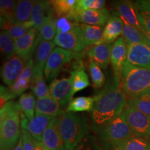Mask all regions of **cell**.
Returning a JSON list of instances; mask_svg holds the SVG:
<instances>
[{
  "label": "cell",
  "instance_id": "cell-15",
  "mask_svg": "<svg viewBox=\"0 0 150 150\" xmlns=\"http://www.w3.org/2000/svg\"><path fill=\"white\" fill-rule=\"evenodd\" d=\"M38 31L32 28L24 36L15 40L16 55L20 56L25 63L31 59V56L36 50Z\"/></svg>",
  "mask_w": 150,
  "mask_h": 150
},
{
  "label": "cell",
  "instance_id": "cell-7",
  "mask_svg": "<svg viewBox=\"0 0 150 150\" xmlns=\"http://www.w3.org/2000/svg\"><path fill=\"white\" fill-rule=\"evenodd\" d=\"M81 57V52H74L59 47H55L47 61L44 70L46 81H50L59 74L63 66L72 61Z\"/></svg>",
  "mask_w": 150,
  "mask_h": 150
},
{
  "label": "cell",
  "instance_id": "cell-37",
  "mask_svg": "<svg viewBox=\"0 0 150 150\" xmlns=\"http://www.w3.org/2000/svg\"><path fill=\"white\" fill-rule=\"evenodd\" d=\"M127 106L139 110L150 117V97L142 96L128 99Z\"/></svg>",
  "mask_w": 150,
  "mask_h": 150
},
{
  "label": "cell",
  "instance_id": "cell-35",
  "mask_svg": "<svg viewBox=\"0 0 150 150\" xmlns=\"http://www.w3.org/2000/svg\"><path fill=\"white\" fill-rule=\"evenodd\" d=\"M88 70L91 74L94 88H102L106 82V78L102 70H101V67L94 61H90Z\"/></svg>",
  "mask_w": 150,
  "mask_h": 150
},
{
  "label": "cell",
  "instance_id": "cell-34",
  "mask_svg": "<svg viewBox=\"0 0 150 150\" xmlns=\"http://www.w3.org/2000/svg\"><path fill=\"white\" fill-rule=\"evenodd\" d=\"M0 47L1 53L7 60L16 55L15 40L6 31H2L0 33Z\"/></svg>",
  "mask_w": 150,
  "mask_h": 150
},
{
  "label": "cell",
  "instance_id": "cell-30",
  "mask_svg": "<svg viewBox=\"0 0 150 150\" xmlns=\"http://www.w3.org/2000/svg\"><path fill=\"white\" fill-rule=\"evenodd\" d=\"M95 99L91 97H78L72 99L67 105L66 112L91 111L93 109Z\"/></svg>",
  "mask_w": 150,
  "mask_h": 150
},
{
  "label": "cell",
  "instance_id": "cell-16",
  "mask_svg": "<svg viewBox=\"0 0 150 150\" xmlns=\"http://www.w3.org/2000/svg\"><path fill=\"white\" fill-rule=\"evenodd\" d=\"M24 67V61L18 55H15L7 60L1 71L4 83L8 86V87L12 86L22 74Z\"/></svg>",
  "mask_w": 150,
  "mask_h": 150
},
{
  "label": "cell",
  "instance_id": "cell-32",
  "mask_svg": "<svg viewBox=\"0 0 150 150\" xmlns=\"http://www.w3.org/2000/svg\"><path fill=\"white\" fill-rule=\"evenodd\" d=\"M57 19L52 18L47 20L42 26L36 39V45L42 41H52L55 38L57 33V26H56Z\"/></svg>",
  "mask_w": 150,
  "mask_h": 150
},
{
  "label": "cell",
  "instance_id": "cell-43",
  "mask_svg": "<svg viewBox=\"0 0 150 150\" xmlns=\"http://www.w3.org/2000/svg\"><path fill=\"white\" fill-rule=\"evenodd\" d=\"M69 17H63L57 19L56 26H57V33H66L72 30L74 26L77 24Z\"/></svg>",
  "mask_w": 150,
  "mask_h": 150
},
{
  "label": "cell",
  "instance_id": "cell-36",
  "mask_svg": "<svg viewBox=\"0 0 150 150\" xmlns=\"http://www.w3.org/2000/svg\"><path fill=\"white\" fill-rule=\"evenodd\" d=\"M17 2L18 1H13V0H1L0 1L1 18L4 20L10 27L12 25Z\"/></svg>",
  "mask_w": 150,
  "mask_h": 150
},
{
  "label": "cell",
  "instance_id": "cell-17",
  "mask_svg": "<svg viewBox=\"0 0 150 150\" xmlns=\"http://www.w3.org/2000/svg\"><path fill=\"white\" fill-rule=\"evenodd\" d=\"M127 61L136 66L150 70V45L127 44Z\"/></svg>",
  "mask_w": 150,
  "mask_h": 150
},
{
  "label": "cell",
  "instance_id": "cell-25",
  "mask_svg": "<svg viewBox=\"0 0 150 150\" xmlns=\"http://www.w3.org/2000/svg\"><path fill=\"white\" fill-rule=\"evenodd\" d=\"M45 80L43 70L34 67L31 88L32 90L33 93L38 98H42L50 95Z\"/></svg>",
  "mask_w": 150,
  "mask_h": 150
},
{
  "label": "cell",
  "instance_id": "cell-1",
  "mask_svg": "<svg viewBox=\"0 0 150 150\" xmlns=\"http://www.w3.org/2000/svg\"><path fill=\"white\" fill-rule=\"evenodd\" d=\"M120 82L112 78L102 91L94 96L95 104L91 117L93 129L97 132L104 125L120 115L126 107L127 97L120 87Z\"/></svg>",
  "mask_w": 150,
  "mask_h": 150
},
{
  "label": "cell",
  "instance_id": "cell-23",
  "mask_svg": "<svg viewBox=\"0 0 150 150\" xmlns=\"http://www.w3.org/2000/svg\"><path fill=\"white\" fill-rule=\"evenodd\" d=\"M83 42L87 47L102 44L104 41V30L99 26L79 24Z\"/></svg>",
  "mask_w": 150,
  "mask_h": 150
},
{
  "label": "cell",
  "instance_id": "cell-24",
  "mask_svg": "<svg viewBox=\"0 0 150 150\" xmlns=\"http://www.w3.org/2000/svg\"><path fill=\"white\" fill-rule=\"evenodd\" d=\"M55 47L56 44L53 40L39 43L35 50L34 67L44 71L47 59Z\"/></svg>",
  "mask_w": 150,
  "mask_h": 150
},
{
  "label": "cell",
  "instance_id": "cell-5",
  "mask_svg": "<svg viewBox=\"0 0 150 150\" xmlns=\"http://www.w3.org/2000/svg\"><path fill=\"white\" fill-rule=\"evenodd\" d=\"M127 122L119 115L98 131V138L104 150H115L124 142L134 136Z\"/></svg>",
  "mask_w": 150,
  "mask_h": 150
},
{
  "label": "cell",
  "instance_id": "cell-6",
  "mask_svg": "<svg viewBox=\"0 0 150 150\" xmlns=\"http://www.w3.org/2000/svg\"><path fill=\"white\" fill-rule=\"evenodd\" d=\"M34 61L31 59L25 64L22 74L12 86L4 88L1 86V107L11 99L22 95L25 91L31 88Z\"/></svg>",
  "mask_w": 150,
  "mask_h": 150
},
{
  "label": "cell",
  "instance_id": "cell-2",
  "mask_svg": "<svg viewBox=\"0 0 150 150\" xmlns=\"http://www.w3.org/2000/svg\"><path fill=\"white\" fill-rule=\"evenodd\" d=\"M21 111L18 104L9 101L0 110V150H13L18 145L22 130Z\"/></svg>",
  "mask_w": 150,
  "mask_h": 150
},
{
  "label": "cell",
  "instance_id": "cell-3",
  "mask_svg": "<svg viewBox=\"0 0 150 150\" xmlns=\"http://www.w3.org/2000/svg\"><path fill=\"white\" fill-rule=\"evenodd\" d=\"M120 87L127 99L141 97L150 89V70L127 61L121 73Z\"/></svg>",
  "mask_w": 150,
  "mask_h": 150
},
{
  "label": "cell",
  "instance_id": "cell-28",
  "mask_svg": "<svg viewBox=\"0 0 150 150\" xmlns=\"http://www.w3.org/2000/svg\"><path fill=\"white\" fill-rule=\"evenodd\" d=\"M33 93L22 94L18 101V106L20 111L23 113L29 120H31L35 117L36 101Z\"/></svg>",
  "mask_w": 150,
  "mask_h": 150
},
{
  "label": "cell",
  "instance_id": "cell-29",
  "mask_svg": "<svg viewBox=\"0 0 150 150\" xmlns=\"http://www.w3.org/2000/svg\"><path fill=\"white\" fill-rule=\"evenodd\" d=\"M50 1L54 14L60 18L70 17L74 13L76 8L77 0H53Z\"/></svg>",
  "mask_w": 150,
  "mask_h": 150
},
{
  "label": "cell",
  "instance_id": "cell-42",
  "mask_svg": "<svg viewBox=\"0 0 150 150\" xmlns=\"http://www.w3.org/2000/svg\"><path fill=\"white\" fill-rule=\"evenodd\" d=\"M138 20L145 31L150 33V11L134 4Z\"/></svg>",
  "mask_w": 150,
  "mask_h": 150
},
{
  "label": "cell",
  "instance_id": "cell-4",
  "mask_svg": "<svg viewBox=\"0 0 150 150\" xmlns=\"http://www.w3.org/2000/svg\"><path fill=\"white\" fill-rule=\"evenodd\" d=\"M61 134L66 150H73L88 135L89 127L85 119L72 112H64L59 117Z\"/></svg>",
  "mask_w": 150,
  "mask_h": 150
},
{
  "label": "cell",
  "instance_id": "cell-46",
  "mask_svg": "<svg viewBox=\"0 0 150 150\" xmlns=\"http://www.w3.org/2000/svg\"><path fill=\"white\" fill-rule=\"evenodd\" d=\"M143 33H144V35H145L146 38H147L148 43H149V45H150V33L147 32V31H144Z\"/></svg>",
  "mask_w": 150,
  "mask_h": 150
},
{
  "label": "cell",
  "instance_id": "cell-8",
  "mask_svg": "<svg viewBox=\"0 0 150 150\" xmlns=\"http://www.w3.org/2000/svg\"><path fill=\"white\" fill-rule=\"evenodd\" d=\"M135 136L150 140V117L139 110L126 106L120 114Z\"/></svg>",
  "mask_w": 150,
  "mask_h": 150
},
{
  "label": "cell",
  "instance_id": "cell-22",
  "mask_svg": "<svg viewBox=\"0 0 150 150\" xmlns=\"http://www.w3.org/2000/svg\"><path fill=\"white\" fill-rule=\"evenodd\" d=\"M124 21L119 16H110L104 29V42L111 43L119 38L123 33Z\"/></svg>",
  "mask_w": 150,
  "mask_h": 150
},
{
  "label": "cell",
  "instance_id": "cell-18",
  "mask_svg": "<svg viewBox=\"0 0 150 150\" xmlns=\"http://www.w3.org/2000/svg\"><path fill=\"white\" fill-rule=\"evenodd\" d=\"M54 12L50 1H36L33 4L30 20L33 23V28L40 31L44 24L54 18Z\"/></svg>",
  "mask_w": 150,
  "mask_h": 150
},
{
  "label": "cell",
  "instance_id": "cell-19",
  "mask_svg": "<svg viewBox=\"0 0 150 150\" xmlns=\"http://www.w3.org/2000/svg\"><path fill=\"white\" fill-rule=\"evenodd\" d=\"M115 9L116 10V16H119L124 22L133 26L142 32L145 31L138 20L134 3L130 1H117L115 3Z\"/></svg>",
  "mask_w": 150,
  "mask_h": 150
},
{
  "label": "cell",
  "instance_id": "cell-26",
  "mask_svg": "<svg viewBox=\"0 0 150 150\" xmlns=\"http://www.w3.org/2000/svg\"><path fill=\"white\" fill-rule=\"evenodd\" d=\"M73 70H74V76L72 82V97L75 93L82 91L90 86L88 76L84 70V66L82 61L79 60L78 61H76L74 63Z\"/></svg>",
  "mask_w": 150,
  "mask_h": 150
},
{
  "label": "cell",
  "instance_id": "cell-45",
  "mask_svg": "<svg viewBox=\"0 0 150 150\" xmlns=\"http://www.w3.org/2000/svg\"><path fill=\"white\" fill-rule=\"evenodd\" d=\"M13 150H24L23 149V145H22V136L20 137V140H19L18 145L16 147V148Z\"/></svg>",
  "mask_w": 150,
  "mask_h": 150
},
{
  "label": "cell",
  "instance_id": "cell-40",
  "mask_svg": "<svg viewBox=\"0 0 150 150\" xmlns=\"http://www.w3.org/2000/svg\"><path fill=\"white\" fill-rule=\"evenodd\" d=\"M73 150H104L93 135H88Z\"/></svg>",
  "mask_w": 150,
  "mask_h": 150
},
{
  "label": "cell",
  "instance_id": "cell-14",
  "mask_svg": "<svg viewBox=\"0 0 150 150\" xmlns=\"http://www.w3.org/2000/svg\"><path fill=\"white\" fill-rule=\"evenodd\" d=\"M54 117L50 116L35 114L33 120H29L21 112V127L27 130L35 139L42 142V137Z\"/></svg>",
  "mask_w": 150,
  "mask_h": 150
},
{
  "label": "cell",
  "instance_id": "cell-13",
  "mask_svg": "<svg viewBox=\"0 0 150 150\" xmlns=\"http://www.w3.org/2000/svg\"><path fill=\"white\" fill-rule=\"evenodd\" d=\"M45 150H66L59 127V117H54L42 137Z\"/></svg>",
  "mask_w": 150,
  "mask_h": 150
},
{
  "label": "cell",
  "instance_id": "cell-9",
  "mask_svg": "<svg viewBox=\"0 0 150 150\" xmlns=\"http://www.w3.org/2000/svg\"><path fill=\"white\" fill-rule=\"evenodd\" d=\"M74 76V70L71 71L70 76L61 79H54L49 85L50 95L64 108L72 99V82Z\"/></svg>",
  "mask_w": 150,
  "mask_h": 150
},
{
  "label": "cell",
  "instance_id": "cell-33",
  "mask_svg": "<svg viewBox=\"0 0 150 150\" xmlns=\"http://www.w3.org/2000/svg\"><path fill=\"white\" fill-rule=\"evenodd\" d=\"M115 150H150V142L137 136H132Z\"/></svg>",
  "mask_w": 150,
  "mask_h": 150
},
{
  "label": "cell",
  "instance_id": "cell-44",
  "mask_svg": "<svg viewBox=\"0 0 150 150\" xmlns=\"http://www.w3.org/2000/svg\"><path fill=\"white\" fill-rule=\"evenodd\" d=\"M134 4L150 11V0H145H145H142V1H136L134 2Z\"/></svg>",
  "mask_w": 150,
  "mask_h": 150
},
{
  "label": "cell",
  "instance_id": "cell-20",
  "mask_svg": "<svg viewBox=\"0 0 150 150\" xmlns=\"http://www.w3.org/2000/svg\"><path fill=\"white\" fill-rule=\"evenodd\" d=\"M112 44L103 42L91 47L87 50V55L91 61H94L101 68L106 69L110 62Z\"/></svg>",
  "mask_w": 150,
  "mask_h": 150
},
{
  "label": "cell",
  "instance_id": "cell-12",
  "mask_svg": "<svg viewBox=\"0 0 150 150\" xmlns=\"http://www.w3.org/2000/svg\"><path fill=\"white\" fill-rule=\"evenodd\" d=\"M110 12L106 8L101 10L76 11L69 17L76 22H81L88 25L102 27L110 18Z\"/></svg>",
  "mask_w": 150,
  "mask_h": 150
},
{
  "label": "cell",
  "instance_id": "cell-31",
  "mask_svg": "<svg viewBox=\"0 0 150 150\" xmlns=\"http://www.w3.org/2000/svg\"><path fill=\"white\" fill-rule=\"evenodd\" d=\"M123 38L127 41V44H142L149 45L143 32L124 22Z\"/></svg>",
  "mask_w": 150,
  "mask_h": 150
},
{
  "label": "cell",
  "instance_id": "cell-47",
  "mask_svg": "<svg viewBox=\"0 0 150 150\" xmlns=\"http://www.w3.org/2000/svg\"><path fill=\"white\" fill-rule=\"evenodd\" d=\"M142 96H145V97H150V89L149 90V91H147V92H146V93L144 94L143 95H142ZM141 96V97H142Z\"/></svg>",
  "mask_w": 150,
  "mask_h": 150
},
{
  "label": "cell",
  "instance_id": "cell-21",
  "mask_svg": "<svg viewBox=\"0 0 150 150\" xmlns=\"http://www.w3.org/2000/svg\"><path fill=\"white\" fill-rule=\"evenodd\" d=\"M64 112L63 108L51 95L36 99L35 114L56 117L61 116Z\"/></svg>",
  "mask_w": 150,
  "mask_h": 150
},
{
  "label": "cell",
  "instance_id": "cell-11",
  "mask_svg": "<svg viewBox=\"0 0 150 150\" xmlns=\"http://www.w3.org/2000/svg\"><path fill=\"white\" fill-rule=\"evenodd\" d=\"M128 45L123 37H120L112 45L110 52V64L113 70V77L120 82L121 73L127 61Z\"/></svg>",
  "mask_w": 150,
  "mask_h": 150
},
{
  "label": "cell",
  "instance_id": "cell-39",
  "mask_svg": "<svg viewBox=\"0 0 150 150\" xmlns=\"http://www.w3.org/2000/svg\"><path fill=\"white\" fill-rule=\"evenodd\" d=\"M21 136L24 150H45L42 142L35 139L27 130L22 129Z\"/></svg>",
  "mask_w": 150,
  "mask_h": 150
},
{
  "label": "cell",
  "instance_id": "cell-41",
  "mask_svg": "<svg viewBox=\"0 0 150 150\" xmlns=\"http://www.w3.org/2000/svg\"><path fill=\"white\" fill-rule=\"evenodd\" d=\"M105 4L104 0H77L76 10H101L104 8Z\"/></svg>",
  "mask_w": 150,
  "mask_h": 150
},
{
  "label": "cell",
  "instance_id": "cell-10",
  "mask_svg": "<svg viewBox=\"0 0 150 150\" xmlns=\"http://www.w3.org/2000/svg\"><path fill=\"white\" fill-rule=\"evenodd\" d=\"M54 41L59 47L74 52H81L87 47L83 42L79 23L68 32L56 33Z\"/></svg>",
  "mask_w": 150,
  "mask_h": 150
},
{
  "label": "cell",
  "instance_id": "cell-27",
  "mask_svg": "<svg viewBox=\"0 0 150 150\" xmlns=\"http://www.w3.org/2000/svg\"><path fill=\"white\" fill-rule=\"evenodd\" d=\"M35 1L31 0H20L17 2L14 18L12 25L15 24H21L29 21Z\"/></svg>",
  "mask_w": 150,
  "mask_h": 150
},
{
  "label": "cell",
  "instance_id": "cell-38",
  "mask_svg": "<svg viewBox=\"0 0 150 150\" xmlns=\"http://www.w3.org/2000/svg\"><path fill=\"white\" fill-rule=\"evenodd\" d=\"M32 28H33V23L29 20L24 23L13 24L6 31L14 40H16L24 36Z\"/></svg>",
  "mask_w": 150,
  "mask_h": 150
}]
</instances>
